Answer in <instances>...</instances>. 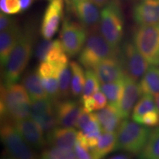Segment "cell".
I'll return each instance as SVG.
<instances>
[{"label": "cell", "mask_w": 159, "mask_h": 159, "mask_svg": "<svg viewBox=\"0 0 159 159\" xmlns=\"http://www.w3.org/2000/svg\"><path fill=\"white\" fill-rule=\"evenodd\" d=\"M33 32L30 30L21 33L4 68L3 85L5 86L16 83L25 71L33 52Z\"/></svg>", "instance_id": "obj_1"}, {"label": "cell", "mask_w": 159, "mask_h": 159, "mask_svg": "<svg viewBox=\"0 0 159 159\" xmlns=\"http://www.w3.org/2000/svg\"><path fill=\"white\" fill-rule=\"evenodd\" d=\"M150 130L134 120L124 119L116 130L115 150L139 155L148 142Z\"/></svg>", "instance_id": "obj_2"}, {"label": "cell", "mask_w": 159, "mask_h": 159, "mask_svg": "<svg viewBox=\"0 0 159 159\" xmlns=\"http://www.w3.org/2000/svg\"><path fill=\"white\" fill-rule=\"evenodd\" d=\"M99 30L113 48L119 49L124 33V19L117 0L108 2L101 11Z\"/></svg>", "instance_id": "obj_3"}, {"label": "cell", "mask_w": 159, "mask_h": 159, "mask_svg": "<svg viewBox=\"0 0 159 159\" xmlns=\"http://www.w3.org/2000/svg\"><path fill=\"white\" fill-rule=\"evenodd\" d=\"M119 51L109 44L99 29L89 31L84 47L80 52L79 63L87 69H91L102 60L118 56Z\"/></svg>", "instance_id": "obj_4"}, {"label": "cell", "mask_w": 159, "mask_h": 159, "mask_svg": "<svg viewBox=\"0 0 159 159\" xmlns=\"http://www.w3.org/2000/svg\"><path fill=\"white\" fill-rule=\"evenodd\" d=\"M0 136L5 151L14 159H37L32 148L20 134L14 122L7 119L1 121Z\"/></svg>", "instance_id": "obj_5"}, {"label": "cell", "mask_w": 159, "mask_h": 159, "mask_svg": "<svg viewBox=\"0 0 159 159\" xmlns=\"http://www.w3.org/2000/svg\"><path fill=\"white\" fill-rule=\"evenodd\" d=\"M133 42L150 64L159 66V25H139L134 30Z\"/></svg>", "instance_id": "obj_6"}, {"label": "cell", "mask_w": 159, "mask_h": 159, "mask_svg": "<svg viewBox=\"0 0 159 159\" xmlns=\"http://www.w3.org/2000/svg\"><path fill=\"white\" fill-rule=\"evenodd\" d=\"M119 57L125 75L136 81L142 79L150 67V63L133 41H127L122 43L119 47Z\"/></svg>", "instance_id": "obj_7"}, {"label": "cell", "mask_w": 159, "mask_h": 159, "mask_svg": "<svg viewBox=\"0 0 159 159\" xmlns=\"http://www.w3.org/2000/svg\"><path fill=\"white\" fill-rule=\"evenodd\" d=\"M89 31L82 24L66 19L60 32V39L68 56L74 57L84 47Z\"/></svg>", "instance_id": "obj_8"}, {"label": "cell", "mask_w": 159, "mask_h": 159, "mask_svg": "<svg viewBox=\"0 0 159 159\" xmlns=\"http://www.w3.org/2000/svg\"><path fill=\"white\" fill-rule=\"evenodd\" d=\"M28 102H31V99L22 84L13 83L9 86L1 85V118L10 111Z\"/></svg>", "instance_id": "obj_9"}, {"label": "cell", "mask_w": 159, "mask_h": 159, "mask_svg": "<svg viewBox=\"0 0 159 159\" xmlns=\"http://www.w3.org/2000/svg\"><path fill=\"white\" fill-rule=\"evenodd\" d=\"M80 101L61 99L54 101V112L57 125L65 128L75 126L83 109Z\"/></svg>", "instance_id": "obj_10"}, {"label": "cell", "mask_w": 159, "mask_h": 159, "mask_svg": "<svg viewBox=\"0 0 159 159\" xmlns=\"http://www.w3.org/2000/svg\"><path fill=\"white\" fill-rule=\"evenodd\" d=\"M73 8L80 23L88 31L99 29L101 12L91 0H74Z\"/></svg>", "instance_id": "obj_11"}, {"label": "cell", "mask_w": 159, "mask_h": 159, "mask_svg": "<svg viewBox=\"0 0 159 159\" xmlns=\"http://www.w3.org/2000/svg\"><path fill=\"white\" fill-rule=\"evenodd\" d=\"M14 124L20 134L32 148L41 150L47 145L42 128L31 117L22 119Z\"/></svg>", "instance_id": "obj_12"}, {"label": "cell", "mask_w": 159, "mask_h": 159, "mask_svg": "<svg viewBox=\"0 0 159 159\" xmlns=\"http://www.w3.org/2000/svg\"><path fill=\"white\" fill-rule=\"evenodd\" d=\"M93 70L101 84L116 82L125 76L119 55L102 60L95 66Z\"/></svg>", "instance_id": "obj_13"}, {"label": "cell", "mask_w": 159, "mask_h": 159, "mask_svg": "<svg viewBox=\"0 0 159 159\" xmlns=\"http://www.w3.org/2000/svg\"><path fill=\"white\" fill-rule=\"evenodd\" d=\"M63 0H51L41 23V33L44 39L50 40L58 29L63 13Z\"/></svg>", "instance_id": "obj_14"}, {"label": "cell", "mask_w": 159, "mask_h": 159, "mask_svg": "<svg viewBox=\"0 0 159 159\" xmlns=\"http://www.w3.org/2000/svg\"><path fill=\"white\" fill-rule=\"evenodd\" d=\"M124 92L118 111L122 118L125 119L130 116L139 97L142 96V92L140 84L126 75L124 77Z\"/></svg>", "instance_id": "obj_15"}, {"label": "cell", "mask_w": 159, "mask_h": 159, "mask_svg": "<svg viewBox=\"0 0 159 159\" xmlns=\"http://www.w3.org/2000/svg\"><path fill=\"white\" fill-rule=\"evenodd\" d=\"M133 18L139 25H159V0H143L134 6Z\"/></svg>", "instance_id": "obj_16"}, {"label": "cell", "mask_w": 159, "mask_h": 159, "mask_svg": "<svg viewBox=\"0 0 159 159\" xmlns=\"http://www.w3.org/2000/svg\"><path fill=\"white\" fill-rule=\"evenodd\" d=\"M77 131L72 128H55L46 136L47 144L63 150H73L77 142Z\"/></svg>", "instance_id": "obj_17"}, {"label": "cell", "mask_w": 159, "mask_h": 159, "mask_svg": "<svg viewBox=\"0 0 159 159\" xmlns=\"http://www.w3.org/2000/svg\"><path fill=\"white\" fill-rule=\"evenodd\" d=\"M22 31L16 24L14 26L0 33V61L5 68L12 50L16 44Z\"/></svg>", "instance_id": "obj_18"}, {"label": "cell", "mask_w": 159, "mask_h": 159, "mask_svg": "<svg viewBox=\"0 0 159 159\" xmlns=\"http://www.w3.org/2000/svg\"><path fill=\"white\" fill-rule=\"evenodd\" d=\"M94 114L102 132L113 133V131L117 130L122 122V118L118 109L111 105L97 111Z\"/></svg>", "instance_id": "obj_19"}, {"label": "cell", "mask_w": 159, "mask_h": 159, "mask_svg": "<svg viewBox=\"0 0 159 159\" xmlns=\"http://www.w3.org/2000/svg\"><path fill=\"white\" fill-rule=\"evenodd\" d=\"M21 84L27 90L31 101L49 97L43 89L37 70L29 71L25 73L21 79Z\"/></svg>", "instance_id": "obj_20"}, {"label": "cell", "mask_w": 159, "mask_h": 159, "mask_svg": "<svg viewBox=\"0 0 159 159\" xmlns=\"http://www.w3.org/2000/svg\"><path fill=\"white\" fill-rule=\"evenodd\" d=\"M143 94L156 96L159 94V67L151 66L139 83Z\"/></svg>", "instance_id": "obj_21"}, {"label": "cell", "mask_w": 159, "mask_h": 159, "mask_svg": "<svg viewBox=\"0 0 159 159\" xmlns=\"http://www.w3.org/2000/svg\"><path fill=\"white\" fill-rule=\"evenodd\" d=\"M116 143V134L103 132L99 136L97 146L91 151L93 158L102 159L112 151L115 150Z\"/></svg>", "instance_id": "obj_22"}, {"label": "cell", "mask_w": 159, "mask_h": 159, "mask_svg": "<svg viewBox=\"0 0 159 159\" xmlns=\"http://www.w3.org/2000/svg\"><path fill=\"white\" fill-rule=\"evenodd\" d=\"M71 69V95L75 98L82 96L84 88L85 71L83 70L82 65L75 61L69 63Z\"/></svg>", "instance_id": "obj_23"}, {"label": "cell", "mask_w": 159, "mask_h": 159, "mask_svg": "<svg viewBox=\"0 0 159 159\" xmlns=\"http://www.w3.org/2000/svg\"><path fill=\"white\" fill-rule=\"evenodd\" d=\"M124 78L116 82L101 84L100 90L104 93L111 105L118 109L124 92Z\"/></svg>", "instance_id": "obj_24"}, {"label": "cell", "mask_w": 159, "mask_h": 159, "mask_svg": "<svg viewBox=\"0 0 159 159\" xmlns=\"http://www.w3.org/2000/svg\"><path fill=\"white\" fill-rule=\"evenodd\" d=\"M58 72L60 98L67 99L71 94V69L69 63L56 65Z\"/></svg>", "instance_id": "obj_25"}, {"label": "cell", "mask_w": 159, "mask_h": 159, "mask_svg": "<svg viewBox=\"0 0 159 159\" xmlns=\"http://www.w3.org/2000/svg\"><path fill=\"white\" fill-rule=\"evenodd\" d=\"M139 159H159V128L150 130L148 142L139 153Z\"/></svg>", "instance_id": "obj_26"}, {"label": "cell", "mask_w": 159, "mask_h": 159, "mask_svg": "<svg viewBox=\"0 0 159 159\" xmlns=\"http://www.w3.org/2000/svg\"><path fill=\"white\" fill-rule=\"evenodd\" d=\"M156 110L157 108L153 96L150 94H143L135 105L132 112V119L134 121H136L147 113Z\"/></svg>", "instance_id": "obj_27"}, {"label": "cell", "mask_w": 159, "mask_h": 159, "mask_svg": "<svg viewBox=\"0 0 159 159\" xmlns=\"http://www.w3.org/2000/svg\"><path fill=\"white\" fill-rule=\"evenodd\" d=\"M63 48L61 40L52 41V44L49 49L45 61H48L55 65L68 63V56Z\"/></svg>", "instance_id": "obj_28"}, {"label": "cell", "mask_w": 159, "mask_h": 159, "mask_svg": "<svg viewBox=\"0 0 159 159\" xmlns=\"http://www.w3.org/2000/svg\"><path fill=\"white\" fill-rule=\"evenodd\" d=\"M99 81L97 77V75L95 74L94 70H91V69H87L85 71V80L84 88H83V91L82 96H81L80 102L84 100L85 99L88 98L92 96L95 92L99 90Z\"/></svg>", "instance_id": "obj_29"}, {"label": "cell", "mask_w": 159, "mask_h": 159, "mask_svg": "<svg viewBox=\"0 0 159 159\" xmlns=\"http://www.w3.org/2000/svg\"><path fill=\"white\" fill-rule=\"evenodd\" d=\"M30 117L41 126L46 134L57 126V119L54 111L41 114H32Z\"/></svg>", "instance_id": "obj_30"}, {"label": "cell", "mask_w": 159, "mask_h": 159, "mask_svg": "<svg viewBox=\"0 0 159 159\" xmlns=\"http://www.w3.org/2000/svg\"><path fill=\"white\" fill-rule=\"evenodd\" d=\"M40 78H41L43 89H44L49 98L52 99L53 101L61 99L60 98L58 77H40Z\"/></svg>", "instance_id": "obj_31"}, {"label": "cell", "mask_w": 159, "mask_h": 159, "mask_svg": "<svg viewBox=\"0 0 159 159\" xmlns=\"http://www.w3.org/2000/svg\"><path fill=\"white\" fill-rule=\"evenodd\" d=\"M76 156L74 150H63L49 147L42 151L41 159H71Z\"/></svg>", "instance_id": "obj_32"}, {"label": "cell", "mask_w": 159, "mask_h": 159, "mask_svg": "<svg viewBox=\"0 0 159 159\" xmlns=\"http://www.w3.org/2000/svg\"><path fill=\"white\" fill-rule=\"evenodd\" d=\"M52 111H54V101L49 97L31 101L30 115L45 114Z\"/></svg>", "instance_id": "obj_33"}, {"label": "cell", "mask_w": 159, "mask_h": 159, "mask_svg": "<svg viewBox=\"0 0 159 159\" xmlns=\"http://www.w3.org/2000/svg\"><path fill=\"white\" fill-rule=\"evenodd\" d=\"M135 122L149 127H158L159 126V113L157 110L150 111L136 119Z\"/></svg>", "instance_id": "obj_34"}, {"label": "cell", "mask_w": 159, "mask_h": 159, "mask_svg": "<svg viewBox=\"0 0 159 159\" xmlns=\"http://www.w3.org/2000/svg\"><path fill=\"white\" fill-rule=\"evenodd\" d=\"M38 73L40 77L57 76V66L48 61H42L38 67Z\"/></svg>", "instance_id": "obj_35"}, {"label": "cell", "mask_w": 159, "mask_h": 159, "mask_svg": "<svg viewBox=\"0 0 159 159\" xmlns=\"http://www.w3.org/2000/svg\"><path fill=\"white\" fill-rule=\"evenodd\" d=\"M52 41L50 40L44 39L39 43L35 49V56L39 61H45L49 49H50Z\"/></svg>", "instance_id": "obj_36"}, {"label": "cell", "mask_w": 159, "mask_h": 159, "mask_svg": "<svg viewBox=\"0 0 159 159\" xmlns=\"http://www.w3.org/2000/svg\"><path fill=\"white\" fill-rule=\"evenodd\" d=\"M96 119L94 113H89L86 111H83L82 109L80 114L77 119L75 127L79 130H82L84 127L89 122H91L93 119Z\"/></svg>", "instance_id": "obj_37"}, {"label": "cell", "mask_w": 159, "mask_h": 159, "mask_svg": "<svg viewBox=\"0 0 159 159\" xmlns=\"http://www.w3.org/2000/svg\"><path fill=\"white\" fill-rule=\"evenodd\" d=\"M74 150L78 159H94L90 150L82 146L77 141L75 144Z\"/></svg>", "instance_id": "obj_38"}, {"label": "cell", "mask_w": 159, "mask_h": 159, "mask_svg": "<svg viewBox=\"0 0 159 159\" xmlns=\"http://www.w3.org/2000/svg\"><path fill=\"white\" fill-rule=\"evenodd\" d=\"M92 97H94L95 102H96L97 105V110L99 111L100 109H102L106 106L107 104V97L105 96L104 93L99 89V91H97V92H95L94 94L92 95Z\"/></svg>", "instance_id": "obj_39"}, {"label": "cell", "mask_w": 159, "mask_h": 159, "mask_svg": "<svg viewBox=\"0 0 159 159\" xmlns=\"http://www.w3.org/2000/svg\"><path fill=\"white\" fill-rule=\"evenodd\" d=\"M15 25V21L11 19L8 16H6L5 13H1V15H0V30H6L11 28Z\"/></svg>", "instance_id": "obj_40"}, {"label": "cell", "mask_w": 159, "mask_h": 159, "mask_svg": "<svg viewBox=\"0 0 159 159\" xmlns=\"http://www.w3.org/2000/svg\"><path fill=\"white\" fill-rule=\"evenodd\" d=\"M6 7L9 14H15L21 11L20 0H6Z\"/></svg>", "instance_id": "obj_41"}, {"label": "cell", "mask_w": 159, "mask_h": 159, "mask_svg": "<svg viewBox=\"0 0 159 159\" xmlns=\"http://www.w3.org/2000/svg\"><path fill=\"white\" fill-rule=\"evenodd\" d=\"M81 103L83 105V110L86 111V112L91 113L93 111L97 110L96 102H95L94 97L92 96L81 101Z\"/></svg>", "instance_id": "obj_42"}, {"label": "cell", "mask_w": 159, "mask_h": 159, "mask_svg": "<svg viewBox=\"0 0 159 159\" xmlns=\"http://www.w3.org/2000/svg\"><path fill=\"white\" fill-rule=\"evenodd\" d=\"M33 0H20V4H21V11H25L30 7Z\"/></svg>", "instance_id": "obj_43"}, {"label": "cell", "mask_w": 159, "mask_h": 159, "mask_svg": "<svg viewBox=\"0 0 159 159\" xmlns=\"http://www.w3.org/2000/svg\"><path fill=\"white\" fill-rule=\"evenodd\" d=\"M108 159H133V157L130 153H121L111 156Z\"/></svg>", "instance_id": "obj_44"}, {"label": "cell", "mask_w": 159, "mask_h": 159, "mask_svg": "<svg viewBox=\"0 0 159 159\" xmlns=\"http://www.w3.org/2000/svg\"><path fill=\"white\" fill-rule=\"evenodd\" d=\"M95 5L98 6L99 7H102L108 3V0H91Z\"/></svg>", "instance_id": "obj_45"}, {"label": "cell", "mask_w": 159, "mask_h": 159, "mask_svg": "<svg viewBox=\"0 0 159 159\" xmlns=\"http://www.w3.org/2000/svg\"><path fill=\"white\" fill-rule=\"evenodd\" d=\"M0 8L4 13H8L7 7H6V0H0Z\"/></svg>", "instance_id": "obj_46"}, {"label": "cell", "mask_w": 159, "mask_h": 159, "mask_svg": "<svg viewBox=\"0 0 159 159\" xmlns=\"http://www.w3.org/2000/svg\"><path fill=\"white\" fill-rule=\"evenodd\" d=\"M1 159H14V158H13V157L11 156V155H9L8 153H7L5 150H4L3 156H2V157Z\"/></svg>", "instance_id": "obj_47"}, {"label": "cell", "mask_w": 159, "mask_h": 159, "mask_svg": "<svg viewBox=\"0 0 159 159\" xmlns=\"http://www.w3.org/2000/svg\"><path fill=\"white\" fill-rule=\"evenodd\" d=\"M155 102H156L157 111H158V112L159 113V94L158 95H156V97H155Z\"/></svg>", "instance_id": "obj_48"}, {"label": "cell", "mask_w": 159, "mask_h": 159, "mask_svg": "<svg viewBox=\"0 0 159 159\" xmlns=\"http://www.w3.org/2000/svg\"><path fill=\"white\" fill-rule=\"evenodd\" d=\"M71 159H78V158H77V157H76V156H75V157H74V158H71Z\"/></svg>", "instance_id": "obj_49"}, {"label": "cell", "mask_w": 159, "mask_h": 159, "mask_svg": "<svg viewBox=\"0 0 159 159\" xmlns=\"http://www.w3.org/2000/svg\"><path fill=\"white\" fill-rule=\"evenodd\" d=\"M72 1H74V0H72Z\"/></svg>", "instance_id": "obj_50"}]
</instances>
